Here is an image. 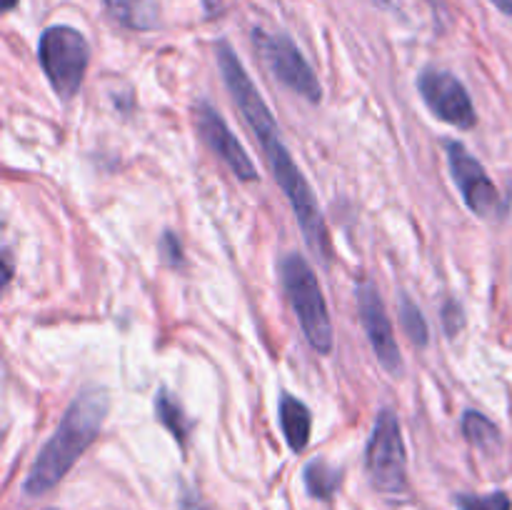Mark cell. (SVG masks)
I'll return each instance as SVG.
<instances>
[{
    "label": "cell",
    "mask_w": 512,
    "mask_h": 510,
    "mask_svg": "<svg viewBox=\"0 0 512 510\" xmlns=\"http://www.w3.org/2000/svg\"><path fill=\"white\" fill-rule=\"evenodd\" d=\"M418 90L430 113L453 128L470 130L478 123L475 105L465 85L453 73L440 68H425L418 78Z\"/></svg>",
    "instance_id": "cell-8"
},
{
    "label": "cell",
    "mask_w": 512,
    "mask_h": 510,
    "mask_svg": "<svg viewBox=\"0 0 512 510\" xmlns=\"http://www.w3.org/2000/svg\"><path fill=\"white\" fill-rule=\"evenodd\" d=\"M48 510H55V508H48Z\"/></svg>",
    "instance_id": "cell-24"
},
{
    "label": "cell",
    "mask_w": 512,
    "mask_h": 510,
    "mask_svg": "<svg viewBox=\"0 0 512 510\" xmlns=\"http://www.w3.org/2000/svg\"><path fill=\"white\" fill-rule=\"evenodd\" d=\"M365 468H368L370 483L380 493L398 495L408 488V460H405L403 433H400L398 415L390 408H383L375 418L368 453H365Z\"/></svg>",
    "instance_id": "cell-5"
},
{
    "label": "cell",
    "mask_w": 512,
    "mask_h": 510,
    "mask_svg": "<svg viewBox=\"0 0 512 510\" xmlns=\"http://www.w3.org/2000/svg\"><path fill=\"white\" fill-rule=\"evenodd\" d=\"M340 483H343V473L330 463H325V460H313L305 468V488L313 498L330 500L338 493Z\"/></svg>",
    "instance_id": "cell-14"
},
{
    "label": "cell",
    "mask_w": 512,
    "mask_h": 510,
    "mask_svg": "<svg viewBox=\"0 0 512 510\" xmlns=\"http://www.w3.org/2000/svg\"><path fill=\"white\" fill-rule=\"evenodd\" d=\"M160 255H163L165 263L173 265V268L183 265V243H180V238L173 230H168V233L160 238Z\"/></svg>",
    "instance_id": "cell-18"
},
{
    "label": "cell",
    "mask_w": 512,
    "mask_h": 510,
    "mask_svg": "<svg viewBox=\"0 0 512 510\" xmlns=\"http://www.w3.org/2000/svg\"><path fill=\"white\" fill-rule=\"evenodd\" d=\"M205 3V10H208V15H215L220 10V0H203Z\"/></svg>",
    "instance_id": "cell-22"
},
{
    "label": "cell",
    "mask_w": 512,
    "mask_h": 510,
    "mask_svg": "<svg viewBox=\"0 0 512 510\" xmlns=\"http://www.w3.org/2000/svg\"><path fill=\"white\" fill-rule=\"evenodd\" d=\"M108 410L110 400L105 390L88 388L75 395V400L65 410L63 420H60L58 430L40 448L38 458H35L28 478H25L23 488L30 498L45 495L68 475V470L78 463L80 455L100 435V428L108 418Z\"/></svg>",
    "instance_id": "cell-2"
},
{
    "label": "cell",
    "mask_w": 512,
    "mask_h": 510,
    "mask_svg": "<svg viewBox=\"0 0 512 510\" xmlns=\"http://www.w3.org/2000/svg\"><path fill=\"white\" fill-rule=\"evenodd\" d=\"M280 428L293 453H303L308 448L310 428H313L310 408L290 393L280 395Z\"/></svg>",
    "instance_id": "cell-11"
},
{
    "label": "cell",
    "mask_w": 512,
    "mask_h": 510,
    "mask_svg": "<svg viewBox=\"0 0 512 510\" xmlns=\"http://www.w3.org/2000/svg\"><path fill=\"white\" fill-rule=\"evenodd\" d=\"M460 510H512V500L508 498V493L498 490V493L490 495H470L463 493L455 498Z\"/></svg>",
    "instance_id": "cell-17"
},
{
    "label": "cell",
    "mask_w": 512,
    "mask_h": 510,
    "mask_svg": "<svg viewBox=\"0 0 512 510\" xmlns=\"http://www.w3.org/2000/svg\"><path fill=\"white\" fill-rule=\"evenodd\" d=\"M443 323H445V330H448V335L453 338V335L460 333V328L465 325V318H463V308H460L458 300L448 298L443 305Z\"/></svg>",
    "instance_id": "cell-19"
},
{
    "label": "cell",
    "mask_w": 512,
    "mask_h": 510,
    "mask_svg": "<svg viewBox=\"0 0 512 510\" xmlns=\"http://www.w3.org/2000/svg\"><path fill=\"white\" fill-rule=\"evenodd\" d=\"M18 0H3V10H13Z\"/></svg>",
    "instance_id": "cell-23"
},
{
    "label": "cell",
    "mask_w": 512,
    "mask_h": 510,
    "mask_svg": "<svg viewBox=\"0 0 512 510\" xmlns=\"http://www.w3.org/2000/svg\"><path fill=\"white\" fill-rule=\"evenodd\" d=\"M215 53H218L220 75H223L235 105L240 108L245 123L250 125V130H253V135L258 138V143L263 145L265 163L273 170L275 183L280 185V190L285 193L288 203L293 205L298 225L303 228L305 243H308V248L313 250L323 263H330V258H333V245H330L328 225H325L323 213H320V205L318 200H315L313 188L308 185L305 175L300 173L293 155H290L283 138H280V130L273 113H270V108L265 105V100L260 98L258 88H255V83L250 80L248 70L243 68L238 55H235L233 45L220 40V43L215 45Z\"/></svg>",
    "instance_id": "cell-1"
},
{
    "label": "cell",
    "mask_w": 512,
    "mask_h": 510,
    "mask_svg": "<svg viewBox=\"0 0 512 510\" xmlns=\"http://www.w3.org/2000/svg\"><path fill=\"white\" fill-rule=\"evenodd\" d=\"M38 60L53 85L55 95L63 100L75 98L85 80L90 60V45L80 30L70 25H50L38 43Z\"/></svg>",
    "instance_id": "cell-4"
},
{
    "label": "cell",
    "mask_w": 512,
    "mask_h": 510,
    "mask_svg": "<svg viewBox=\"0 0 512 510\" xmlns=\"http://www.w3.org/2000/svg\"><path fill=\"white\" fill-rule=\"evenodd\" d=\"M155 418H158V423L173 435L175 443L185 450L190 435V420L185 418L183 405L170 395V390L160 388L158 395H155Z\"/></svg>",
    "instance_id": "cell-13"
},
{
    "label": "cell",
    "mask_w": 512,
    "mask_h": 510,
    "mask_svg": "<svg viewBox=\"0 0 512 510\" xmlns=\"http://www.w3.org/2000/svg\"><path fill=\"white\" fill-rule=\"evenodd\" d=\"M280 280L308 343L320 355H328L333 350V323L313 265L300 253L285 255L280 260Z\"/></svg>",
    "instance_id": "cell-3"
},
{
    "label": "cell",
    "mask_w": 512,
    "mask_h": 510,
    "mask_svg": "<svg viewBox=\"0 0 512 510\" xmlns=\"http://www.w3.org/2000/svg\"><path fill=\"white\" fill-rule=\"evenodd\" d=\"M445 150H448L450 173H453L465 205L480 218H498L503 213V198L490 180L488 170L480 165L478 158L470 155V150L460 140H448Z\"/></svg>",
    "instance_id": "cell-7"
},
{
    "label": "cell",
    "mask_w": 512,
    "mask_h": 510,
    "mask_svg": "<svg viewBox=\"0 0 512 510\" xmlns=\"http://www.w3.org/2000/svg\"><path fill=\"white\" fill-rule=\"evenodd\" d=\"M195 125H198V133L200 138L205 140V145L233 170L235 178L243 180V183L258 180V168H255V163L248 158V153H245V148L240 145V140L235 138L233 130L228 128V123L220 118V113L208 103V100L195 103Z\"/></svg>",
    "instance_id": "cell-10"
},
{
    "label": "cell",
    "mask_w": 512,
    "mask_h": 510,
    "mask_svg": "<svg viewBox=\"0 0 512 510\" xmlns=\"http://www.w3.org/2000/svg\"><path fill=\"white\" fill-rule=\"evenodd\" d=\"M493 5H495V8L503 10V13L512 15V0H493Z\"/></svg>",
    "instance_id": "cell-21"
},
{
    "label": "cell",
    "mask_w": 512,
    "mask_h": 510,
    "mask_svg": "<svg viewBox=\"0 0 512 510\" xmlns=\"http://www.w3.org/2000/svg\"><path fill=\"white\" fill-rule=\"evenodd\" d=\"M110 18L130 30H155L160 25L158 0H105Z\"/></svg>",
    "instance_id": "cell-12"
},
{
    "label": "cell",
    "mask_w": 512,
    "mask_h": 510,
    "mask_svg": "<svg viewBox=\"0 0 512 510\" xmlns=\"http://www.w3.org/2000/svg\"><path fill=\"white\" fill-rule=\"evenodd\" d=\"M463 433L475 448L480 450H495L500 445V430L493 420L485 418L483 413H475V410H468L463 415Z\"/></svg>",
    "instance_id": "cell-15"
},
{
    "label": "cell",
    "mask_w": 512,
    "mask_h": 510,
    "mask_svg": "<svg viewBox=\"0 0 512 510\" xmlns=\"http://www.w3.org/2000/svg\"><path fill=\"white\" fill-rule=\"evenodd\" d=\"M253 43L263 60L268 63L270 73L288 85L293 93L303 95L310 103H320L323 100V88H320L318 78H315L313 68L308 60L303 58L298 45L283 33H265V30H253Z\"/></svg>",
    "instance_id": "cell-6"
},
{
    "label": "cell",
    "mask_w": 512,
    "mask_h": 510,
    "mask_svg": "<svg viewBox=\"0 0 512 510\" xmlns=\"http://www.w3.org/2000/svg\"><path fill=\"white\" fill-rule=\"evenodd\" d=\"M400 323H403L405 335H408L418 348H425V345L430 343L428 323H425L420 308L408 298V295H400Z\"/></svg>",
    "instance_id": "cell-16"
},
{
    "label": "cell",
    "mask_w": 512,
    "mask_h": 510,
    "mask_svg": "<svg viewBox=\"0 0 512 510\" xmlns=\"http://www.w3.org/2000/svg\"><path fill=\"white\" fill-rule=\"evenodd\" d=\"M358 313H360V323H363L365 328V335H368L380 365H383L393 378H400L405 365H403V358H400L398 343H395L393 323H390L388 310H385L378 288H375L370 280H365V283L358 285Z\"/></svg>",
    "instance_id": "cell-9"
},
{
    "label": "cell",
    "mask_w": 512,
    "mask_h": 510,
    "mask_svg": "<svg viewBox=\"0 0 512 510\" xmlns=\"http://www.w3.org/2000/svg\"><path fill=\"white\" fill-rule=\"evenodd\" d=\"M180 510H208V505L203 503V498L195 490L185 488L183 495H180Z\"/></svg>",
    "instance_id": "cell-20"
}]
</instances>
